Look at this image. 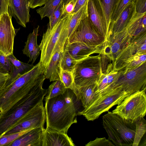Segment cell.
<instances>
[{
  "label": "cell",
  "instance_id": "obj_22",
  "mask_svg": "<svg viewBox=\"0 0 146 146\" xmlns=\"http://www.w3.org/2000/svg\"><path fill=\"white\" fill-rule=\"evenodd\" d=\"M39 26L34 29L33 32L28 35L25 45L22 51L23 53L29 58L28 63L31 62L32 64L34 63L38 56L40 49L37 43V38Z\"/></svg>",
  "mask_w": 146,
  "mask_h": 146
},
{
  "label": "cell",
  "instance_id": "obj_28",
  "mask_svg": "<svg viewBox=\"0 0 146 146\" xmlns=\"http://www.w3.org/2000/svg\"><path fill=\"white\" fill-rule=\"evenodd\" d=\"M78 61L64 48L61 55L60 62L61 69L72 72Z\"/></svg>",
  "mask_w": 146,
  "mask_h": 146
},
{
  "label": "cell",
  "instance_id": "obj_8",
  "mask_svg": "<svg viewBox=\"0 0 146 146\" xmlns=\"http://www.w3.org/2000/svg\"><path fill=\"white\" fill-rule=\"evenodd\" d=\"M146 62L135 68L121 70L117 80L105 94L117 90L129 95L146 88Z\"/></svg>",
  "mask_w": 146,
  "mask_h": 146
},
{
  "label": "cell",
  "instance_id": "obj_17",
  "mask_svg": "<svg viewBox=\"0 0 146 146\" xmlns=\"http://www.w3.org/2000/svg\"><path fill=\"white\" fill-rule=\"evenodd\" d=\"M44 127L31 129L7 146H42Z\"/></svg>",
  "mask_w": 146,
  "mask_h": 146
},
{
  "label": "cell",
  "instance_id": "obj_12",
  "mask_svg": "<svg viewBox=\"0 0 146 146\" xmlns=\"http://www.w3.org/2000/svg\"><path fill=\"white\" fill-rule=\"evenodd\" d=\"M11 17L9 12L0 15V51L6 56L13 54L14 39L16 34Z\"/></svg>",
  "mask_w": 146,
  "mask_h": 146
},
{
  "label": "cell",
  "instance_id": "obj_39",
  "mask_svg": "<svg viewBox=\"0 0 146 146\" xmlns=\"http://www.w3.org/2000/svg\"><path fill=\"white\" fill-rule=\"evenodd\" d=\"M86 146H114L115 145L106 137H97L94 140L90 141Z\"/></svg>",
  "mask_w": 146,
  "mask_h": 146
},
{
  "label": "cell",
  "instance_id": "obj_35",
  "mask_svg": "<svg viewBox=\"0 0 146 146\" xmlns=\"http://www.w3.org/2000/svg\"><path fill=\"white\" fill-rule=\"evenodd\" d=\"M64 9V7L61 2L50 15L48 17L49 22L48 25V28H52L54 25L57 22L63 15Z\"/></svg>",
  "mask_w": 146,
  "mask_h": 146
},
{
  "label": "cell",
  "instance_id": "obj_38",
  "mask_svg": "<svg viewBox=\"0 0 146 146\" xmlns=\"http://www.w3.org/2000/svg\"><path fill=\"white\" fill-rule=\"evenodd\" d=\"M0 68L5 72L9 73L11 71V64L8 56L0 51Z\"/></svg>",
  "mask_w": 146,
  "mask_h": 146
},
{
  "label": "cell",
  "instance_id": "obj_40",
  "mask_svg": "<svg viewBox=\"0 0 146 146\" xmlns=\"http://www.w3.org/2000/svg\"><path fill=\"white\" fill-rule=\"evenodd\" d=\"M135 9L139 13L146 12V0H135L134 2Z\"/></svg>",
  "mask_w": 146,
  "mask_h": 146
},
{
  "label": "cell",
  "instance_id": "obj_5",
  "mask_svg": "<svg viewBox=\"0 0 146 146\" xmlns=\"http://www.w3.org/2000/svg\"><path fill=\"white\" fill-rule=\"evenodd\" d=\"M108 111L103 116L102 121L108 139L115 145L132 146L135 132V123L127 121L112 112Z\"/></svg>",
  "mask_w": 146,
  "mask_h": 146
},
{
  "label": "cell",
  "instance_id": "obj_34",
  "mask_svg": "<svg viewBox=\"0 0 146 146\" xmlns=\"http://www.w3.org/2000/svg\"><path fill=\"white\" fill-rule=\"evenodd\" d=\"M109 28L111 15L118 0H100Z\"/></svg>",
  "mask_w": 146,
  "mask_h": 146
},
{
  "label": "cell",
  "instance_id": "obj_1",
  "mask_svg": "<svg viewBox=\"0 0 146 146\" xmlns=\"http://www.w3.org/2000/svg\"><path fill=\"white\" fill-rule=\"evenodd\" d=\"M46 129L67 133L69 128L77 123L76 116L82 104L73 90L66 88L63 94L45 99Z\"/></svg>",
  "mask_w": 146,
  "mask_h": 146
},
{
  "label": "cell",
  "instance_id": "obj_9",
  "mask_svg": "<svg viewBox=\"0 0 146 146\" xmlns=\"http://www.w3.org/2000/svg\"><path fill=\"white\" fill-rule=\"evenodd\" d=\"M128 96L123 91L113 90L100 95L89 106L78 112L77 115H83L87 120L93 121L113 106L119 104Z\"/></svg>",
  "mask_w": 146,
  "mask_h": 146
},
{
  "label": "cell",
  "instance_id": "obj_4",
  "mask_svg": "<svg viewBox=\"0 0 146 146\" xmlns=\"http://www.w3.org/2000/svg\"><path fill=\"white\" fill-rule=\"evenodd\" d=\"M72 13L63 15L52 28H47L39 45L41 51L40 62L44 68L49 64L58 50L63 51L68 37V27Z\"/></svg>",
  "mask_w": 146,
  "mask_h": 146
},
{
  "label": "cell",
  "instance_id": "obj_41",
  "mask_svg": "<svg viewBox=\"0 0 146 146\" xmlns=\"http://www.w3.org/2000/svg\"><path fill=\"white\" fill-rule=\"evenodd\" d=\"M10 77L9 73L5 72L0 68V93L5 86Z\"/></svg>",
  "mask_w": 146,
  "mask_h": 146
},
{
  "label": "cell",
  "instance_id": "obj_14",
  "mask_svg": "<svg viewBox=\"0 0 146 146\" xmlns=\"http://www.w3.org/2000/svg\"><path fill=\"white\" fill-rule=\"evenodd\" d=\"M131 37L125 28L122 31L110 35L105 42L102 54L113 62L121 52L131 42Z\"/></svg>",
  "mask_w": 146,
  "mask_h": 146
},
{
  "label": "cell",
  "instance_id": "obj_27",
  "mask_svg": "<svg viewBox=\"0 0 146 146\" xmlns=\"http://www.w3.org/2000/svg\"><path fill=\"white\" fill-rule=\"evenodd\" d=\"M146 62V54H135L125 60L117 70L135 68Z\"/></svg>",
  "mask_w": 146,
  "mask_h": 146
},
{
  "label": "cell",
  "instance_id": "obj_32",
  "mask_svg": "<svg viewBox=\"0 0 146 146\" xmlns=\"http://www.w3.org/2000/svg\"><path fill=\"white\" fill-rule=\"evenodd\" d=\"M131 43L136 54H146V32L132 38Z\"/></svg>",
  "mask_w": 146,
  "mask_h": 146
},
{
  "label": "cell",
  "instance_id": "obj_25",
  "mask_svg": "<svg viewBox=\"0 0 146 146\" xmlns=\"http://www.w3.org/2000/svg\"><path fill=\"white\" fill-rule=\"evenodd\" d=\"M135 9L134 3L129 5L117 19L110 27V36L123 31L130 20Z\"/></svg>",
  "mask_w": 146,
  "mask_h": 146
},
{
  "label": "cell",
  "instance_id": "obj_13",
  "mask_svg": "<svg viewBox=\"0 0 146 146\" xmlns=\"http://www.w3.org/2000/svg\"><path fill=\"white\" fill-rule=\"evenodd\" d=\"M88 17L105 42L110 36V29L100 0H88Z\"/></svg>",
  "mask_w": 146,
  "mask_h": 146
},
{
  "label": "cell",
  "instance_id": "obj_31",
  "mask_svg": "<svg viewBox=\"0 0 146 146\" xmlns=\"http://www.w3.org/2000/svg\"><path fill=\"white\" fill-rule=\"evenodd\" d=\"M66 88L60 80L55 81L52 83L47 89L45 99H48L63 94Z\"/></svg>",
  "mask_w": 146,
  "mask_h": 146
},
{
  "label": "cell",
  "instance_id": "obj_10",
  "mask_svg": "<svg viewBox=\"0 0 146 146\" xmlns=\"http://www.w3.org/2000/svg\"><path fill=\"white\" fill-rule=\"evenodd\" d=\"M67 40L70 43L82 42L93 45H102L105 42L104 38L98 33L88 16L81 21Z\"/></svg>",
  "mask_w": 146,
  "mask_h": 146
},
{
  "label": "cell",
  "instance_id": "obj_7",
  "mask_svg": "<svg viewBox=\"0 0 146 146\" xmlns=\"http://www.w3.org/2000/svg\"><path fill=\"white\" fill-rule=\"evenodd\" d=\"M146 88L126 96L112 112L124 120L134 123L146 112Z\"/></svg>",
  "mask_w": 146,
  "mask_h": 146
},
{
  "label": "cell",
  "instance_id": "obj_11",
  "mask_svg": "<svg viewBox=\"0 0 146 146\" xmlns=\"http://www.w3.org/2000/svg\"><path fill=\"white\" fill-rule=\"evenodd\" d=\"M46 114L43 102L28 112L19 123L4 135L29 130L38 127H44Z\"/></svg>",
  "mask_w": 146,
  "mask_h": 146
},
{
  "label": "cell",
  "instance_id": "obj_26",
  "mask_svg": "<svg viewBox=\"0 0 146 146\" xmlns=\"http://www.w3.org/2000/svg\"><path fill=\"white\" fill-rule=\"evenodd\" d=\"M87 3L88 0L78 11L72 13L68 27V38L77 28L81 21L88 16Z\"/></svg>",
  "mask_w": 146,
  "mask_h": 146
},
{
  "label": "cell",
  "instance_id": "obj_3",
  "mask_svg": "<svg viewBox=\"0 0 146 146\" xmlns=\"http://www.w3.org/2000/svg\"><path fill=\"white\" fill-rule=\"evenodd\" d=\"M44 77L25 96L4 113L0 114V137L18 124L23 117L43 102L47 93L43 84Z\"/></svg>",
  "mask_w": 146,
  "mask_h": 146
},
{
  "label": "cell",
  "instance_id": "obj_6",
  "mask_svg": "<svg viewBox=\"0 0 146 146\" xmlns=\"http://www.w3.org/2000/svg\"><path fill=\"white\" fill-rule=\"evenodd\" d=\"M102 63L99 54L78 61L72 72L74 86L79 88L97 84L103 73Z\"/></svg>",
  "mask_w": 146,
  "mask_h": 146
},
{
  "label": "cell",
  "instance_id": "obj_43",
  "mask_svg": "<svg viewBox=\"0 0 146 146\" xmlns=\"http://www.w3.org/2000/svg\"><path fill=\"white\" fill-rule=\"evenodd\" d=\"M9 0H0V15L8 12Z\"/></svg>",
  "mask_w": 146,
  "mask_h": 146
},
{
  "label": "cell",
  "instance_id": "obj_46",
  "mask_svg": "<svg viewBox=\"0 0 146 146\" xmlns=\"http://www.w3.org/2000/svg\"><path fill=\"white\" fill-rule=\"evenodd\" d=\"M72 0H62V2L63 5L64 7L69 3Z\"/></svg>",
  "mask_w": 146,
  "mask_h": 146
},
{
  "label": "cell",
  "instance_id": "obj_2",
  "mask_svg": "<svg viewBox=\"0 0 146 146\" xmlns=\"http://www.w3.org/2000/svg\"><path fill=\"white\" fill-rule=\"evenodd\" d=\"M44 68L39 61L33 68L21 75L0 93V111L5 113L27 95L44 76Z\"/></svg>",
  "mask_w": 146,
  "mask_h": 146
},
{
  "label": "cell",
  "instance_id": "obj_30",
  "mask_svg": "<svg viewBox=\"0 0 146 146\" xmlns=\"http://www.w3.org/2000/svg\"><path fill=\"white\" fill-rule=\"evenodd\" d=\"M135 130L132 146H138L140 141L145 133L146 122L144 117H140L135 122Z\"/></svg>",
  "mask_w": 146,
  "mask_h": 146
},
{
  "label": "cell",
  "instance_id": "obj_19",
  "mask_svg": "<svg viewBox=\"0 0 146 146\" xmlns=\"http://www.w3.org/2000/svg\"><path fill=\"white\" fill-rule=\"evenodd\" d=\"M120 72L113 69L111 63L108 64L97 84L96 92L100 96L105 94L117 80Z\"/></svg>",
  "mask_w": 146,
  "mask_h": 146
},
{
  "label": "cell",
  "instance_id": "obj_23",
  "mask_svg": "<svg viewBox=\"0 0 146 146\" xmlns=\"http://www.w3.org/2000/svg\"><path fill=\"white\" fill-rule=\"evenodd\" d=\"M58 50L54 53L47 66L44 68L43 74L50 82L60 80L61 69L60 62L62 52Z\"/></svg>",
  "mask_w": 146,
  "mask_h": 146
},
{
  "label": "cell",
  "instance_id": "obj_29",
  "mask_svg": "<svg viewBox=\"0 0 146 146\" xmlns=\"http://www.w3.org/2000/svg\"><path fill=\"white\" fill-rule=\"evenodd\" d=\"M62 1V0H47L44 7L36 10L41 19L50 16Z\"/></svg>",
  "mask_w": 146,
  "mask_h": 146
},
{
  "label": "cell",
  "instance_id": "obj_42",
  "mask_svg": "<svg viewBox=\"0 0 146 146\" xmlns=\"http://www.w3.org/2000/svg\"><path fill=\"white\" fill-rule=\"evenodd\" d=\"M77 0H72L64 7L63 15L70 14L72 13Z\"/></svg>",
  "mask_w": 146,
  "mask_h": 146
},
{
  "label": "cell",
  "instance_id": "obj_37",
  "mask_svg": "<svg viewBox=\"0 0 146 146\" xmlns=\"http://www.w3.org/2000/svg\"><path fill=\"white\" fill-rule=\"evenodd\" d=\"M29 130L30 129L25 130L13 133L5 134L2 136L0 137V146H7L10 143L19 138Z\"/></svg>",
  "mask_w": 146,
  "mask_h": 146
},
{
  "label": "cell",
  "instance_id": "obj_20",
  "mask_svg": "<svg viewBox=\"0 0 146 146\" xmlns=\"http://www.w3.org/2000/svg\"><path fill=\"white\" fill-rule=\"evenodd\" d=\"M96 87L97 84L79 88L74 85L72 90L80 101L84 109L89 106L100 96L96 92Z\"/></svg>",
  "mask_w": 146,
  "mask_h": 146
},
{
  "label": "cell",
  "instance_id": "obj_36",
  "mask_svg": "<svg viewBox=\"0 0 146 146\" xmlns=\"http://www.w3.org/2000/svg\"><path fill=\"white\" fill-rule=\"evenodd\" d=\"M60 80L66 88L72 89L74 86L72 72L61 69Z\"/></svg>",
  "mask_w": 146,
  "mask_h": 146
},
{
  "label": "cell",
  "instance_id": "obj_15",
  "mask_svg": "<svg viewBox=\"0 0 146 146\" xmlns=\"http://www.w3.org/2000/svg\"><path fill=\"white\" fill-rule=\"evenodd\" d=\"M105 44L93 45L82 42L70 43L67 40L64 48L76 60L78 61L93 54H102Z\"/></svg>",
  "mask_w": 146,
  "mask_h": 146
},
{
  "label": "cell",
  "instance_id": "obj_45",
  "mask_svg": "<svg viewBox=\"0 0 146 146\" xmlns=\"http://www.w3.org/2000/svg\"><path fill=\"white\" fill-rule=\"evenodd\" d=\"M87 0H77L72 13L78 11L86 3Z\"/></svg>",
  "mask_w": 146,
  "mask_h": 146
},
{
  "label": "cell",
  "instance_id": "obj_16",
  "mask_svg": "<svg viewBox=\"0 0 146 146\" xmlns=\"http://www.w3.org/2000/svg\"><path fill=\"white\" fill-rule=\"evenodd\" d=\"M9 7L11 17L19 25L26 27L30 21L29 0H9Z\"/></svg>",
  "mask_w": 146,
  "mask_h": 146
},
{
  "label": "cell",
  "instance_id": "obj_33",
  "mask_svg": "<svg viewBox=\"0 0 146 146\" xmlns=\"http://www.w3.org/2000/svg\"><path fill=\"white\" fill-rule=\"evenodd\" d=\"M135 0H118L111 15L110 27L117 20L125 8L129 5L134 3Z\"/></svg>",
  "mask_w": 146,
  "mask_h": 146
},
{
  "label": "cell",
  "instance_id": "obj_24",
  "mask_svg": "<svg viewBox=\"0 0 146 146\" xmlns=\"http://www.w3.org/2000/svg\"><path fill=\"white\" fill-rule=\"evenodd\" d=\"M8 57L11 64V69L9 73L10 78L7 81L5 86L11 84L20 76L31 70L34 66L33 64L20 61L13 54Z\"/></svg>",
  "mask_w": 146,
  "mask_h": 146
},
{
  "label": "cell",
  "instance_id": "obj_44",
  "mask_svg": "<svg viewBox=\"0 0 146 146\" xmlns=\"http://www.w3.org/2000/svg\"><path fill=\"white\" fill-rule=\"evenodd\" d=\"M47 0H29L30 8H35L41 7L45 3Z\"/></svg>",
  "mask_w": 146,
  "mask_h": 146
},
{
  "label": "cell",
  "instance_id": "obj_21",
  "mask_svg": "<svg viewBox=\"0 0 146 146\" xmlns=\"http://www.w3.org/2000/svg\"><path fill=\"white\" fill-rule=\"evenodd\" d=\"M125 29L131 38L146 32V12L138 13L134 9Z\"/></svg>",
  "mask_w": 146,
  "mask_h": 146
},
{
  "label": "cell",
  "instance_id": "obj_18",
  "mask_svg": "<svg viewBox=\"0 0 146 146\" xmlns=\"http://www.w3.org/2000/svg\"><path fill=\"white\" fill-rule=\"evenodd\" d=\"M67 133L57 130L44 129L42 146H75Z\"/></svg>",
  "mask_w": 146,
  "mask_h": 146
},
{
  "label": "cell",
  "instance_id": "obj_47",
  "mask_svg": "<svg viewBox=\"0 0 146 146\" xmlns=\"http://www.w3.org/2000/svg\"><path fill=\"white\" fill-rule=\"evenodd\" d=\"M1 112L0 111V114H1Z\"/></svg>",
  "mask_w": 146,
  "mask_h": 146
}]
</instances>
